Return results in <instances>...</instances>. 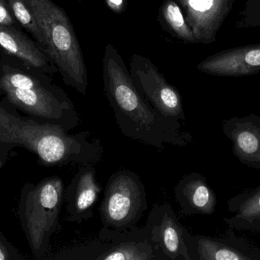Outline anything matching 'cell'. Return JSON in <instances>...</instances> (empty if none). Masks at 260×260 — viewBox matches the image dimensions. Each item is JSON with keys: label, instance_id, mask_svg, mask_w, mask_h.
Wrapping results in <instances>:
<instances>
[{"label": "cell", "instance_id": "6da1fadb", "mask_svg": "<svg viewBox=\"0 0 260 260\" xmlns=\"http://www.w3.org/2000/svg\"><path fill=\"white\" fill-rule=\"evenodd\" d=\"M103 82L105 96L125 137L157 150L168 145L184 148L191 143L192 137L183 131L181 122L165 117L144 97L120 52L111 44L104 54Z\"/></svg>", "mask_w": 260, "mask_h": 260}, {"label": "cell", "instance_id": "7a4b0ae2", "mask_svg": "<svg viewBox=\"0 0 260 260\" xmlns=\"http://www.w3.org/2000/svg\"><path fill=\"white\" fill-rule=\"evenodd\" d=\"M68 132L59 125L21 117L0 105V148L24 147L47 166L97 164L102 160L104 148L99 138H91L89 131Z\"/></svg>", "mask_w": 260, "mask_h": 260}, {"label": "cell", "instance_id": "3957f363", "mask_svg": "<svg viewBox=\"0 0 260 260\" xmlns=\"http://www.w3.org/2000/svg\"><path fill=\"white\" fill-rule=\"evenodd\" d=\"M44 35L45 49L67 85L87 94L88 71L82 48L71 21L52 0H25Z\"/></svg>", "mask_w": 260, "mask_h": 260}, {"label": "cell", "instance_id": "277c9868", "mask_svg": "<svg viewBox=\"0 0 260 260\" xmlns=\"http://www.w3.org/2000/svg\"><path fill=\"white\" fill-rule=\"evenodd\" d=\"M65 186L57 176L47 177L38 184L26 183L18 203V218L32 253L45 259L50 252V238L59 227Z\"/></svg>", "mask_w": 260, "mask_h": 260}, {"label": "cell", "instance_id": "5b68a950", "mask_svg": "<svg viewBox=\"0 0 260 260\" xmlns=\"http://www.w3.org/2000/svg\"><path fill=\"white\" fill-rule=\"evenodd\" d=\"M51 259L56 260H165L153 245L145 227L120 232L104 228L99 238L86 244L64 249Z\"/></svg>", "mask_w": 260, "mask_h": 260}, {"label": "cell", "instance_id": "8992f818", "mask_svg": "<svg viewBox=\"0 0 260 260\" xmlns=\"http://www.w3.org/2000/svg\"><path fill=\"white\" fill-rule=\"evenodd\" d=\"M148 208L140 177L128 169L117 171L108 179L99 209L102 227L127 232L137 226Z\"/></svg>", "mask_w": 260, "mask_h": 260}, {"label": "cell", "instance_id": "52a82bcc", "mask_svg": "<svg viewBox=\"0 0 260 260\" xmlns=\"http://www.w3.org/2000/svg\"><path fill=\"white\" fill-rule=\"evenodd\" d=\"M129 64L133 82L153 108L165 117L179 122L185 120L180 92L168 82L151 60L135 53Z\"/></svg>", "mask_w": 260, "mask_h": 260}, {"label": "cell", "instance_id": "ba28073f", "mask_svg": "<svg viewBox=\"0 0 260 260\" xmlns=\"http://www.w3.org/2000/svg\"><path fill=\"white\" fill-rule=\"evenodd\" d=\"M144 227L165 260H192L187 245L189 233L169 203L155 205Z\"/></svg>", "mask_w": 260, "mask_h": 260}, {"label": "cell", "instance_id": "9c48e42d", "mask_svg": "<svg viewBox=\"0 0 260 260\" xmlns=\"http://www.w3.org/2000/svg\"><path fill=\"white\" fill-rule=\"evenodd\" d=\"M185 12L186 22L197 43L210 44L216 41L226 18L236 0H175Z\"/></svg>", "mask_w": 260, "mask_h": 260}, {"label": "cell", "instance_id": "30bf717a", "mask_svg": "<svg viewBox=\"0 0 260 260\" xmlns=\"http://www.w3.org/2000/svg\"><path fill=\"white\" fill-rule=\"evenodd\" d=\"M102 192V184L96 178L95 164L80 165L64 192L67 221L82 224L91 219Z\"/></svg>", "mask_w": 260, "mask_h": 260}, {"label": "cell", "instance_id": "8fae6325", "mask_svg": "<svg viewBox=\"0 0 260 260\" xmlns=\"http://www.w3.org/2000/svg\"><path fill=\"white\" fill-rule=\"evenodd\" d=\"M206 74L241 77L260 73V43L226 49L214 53L197 65Z\"/></svg>", "mask_w": 260, "mask_h": 260}, {"label": "cell", "instance_id": "7c38bea8", "mask_svg": "<svg viewBox=\"0 0 260 260\" xmlns=\"http://www.w3.org/2000/svg\"><path fill=\"white\" fill-rule=\"evenodd\" d=\"M223 132L232 142L233 153L241 163L260 169V115L251 114L223 121Z\"/></svg>", "mask_w": 260, "mask_h": 260}, {"label": "cell", "instance_id": "4fadbf2b", "mask_svg": "<svg viewBox=\"0 0 260 260\" xmlns=\"http://www.w3.org/2000/svg\"><path fill=\"white\" fill-rule=\"evenodd\" d=\"M174 196L183 215H212L216 195L206 178L197 172L183 176L174 188Z\"/></svg>", "mask_w": 260, "mask_h": 260}, {"label": "cell", "instance_id": "5bb4252c", "mask_svg": "<svg viewBox=\"0 0 260 260\" xmlns=\"http://www.w3.org/2000/svg\"><path fill=\"white\" fill-rule=\"evenodd\" d=\"M0 46L35 68L50 69L47 59L39 49L11 26L0 24Z\"/></svg>", "mask_w": 260, "mask_h": 260}, {"label": "cell", "instance_id": "9a60e30c", "mask_svg": "<svg viewBox=\"0 0 260 260\" xmlns=\"http://www.w3.org/2000/svg\"><path fill=\"white\" fill-rule=\"evenodd\" d=\"M188 249L194 247L197 258L200 260H250L237 249L229 247L224 243L205 236L188 235Z\"/></svg>", "mask_w": 260, "mask_h": 260}, {"label": "cell", "instance_id": "2e32d148", "mask_svg": "<svg viewBox=\"0 0 260 260\" xmlns=\"http://www.w3.org/2000/svg\"><path fill=\"white\" fill-rule=\"evenodd\" d=\"M162 21L179 39L187 43H197L192 29L186 22L180 5L175 0H165L160 6Z\"/></svg>", "mask_w": 260, "mask_h": 260}, {"label": "cell", "instance_id": "e0dca14e", "mask_svg": "<svg viewBox=\"0 0 260 260\" xmlns=\"http://www.w3.org/2000/svg\"><path fill=\"white\" fill-rule=\"evenodd\" d=\"M237 210V215L232 221H236L238 224H251L260 220V186L242 195Z\"/></svg>", "mask_w": 260, "mask_h": 260}, {"label": "cell", "instance_id": "ac0fdd59", "mask_svg": "<svg viewBox=\"0 0 260 260\" xmlns=\"http://www.w3.org/2000/svg\"><path fill=\"white\" fill-rule=\"evenodd\" d=\"M9 6L13 12L16 19L19 21L20 24L25 27L38 40V42L44 48L45 40L44 35L35 19L32 12H30L27 5L24 3V0H8Z\"/></svg>", "mask_w": 260, "mask_h": 260}, {"label": "cell", "instance_id": "d6986e66", "mask_svg": "<svg viewBox=\"0 0 260 260\" xmlns=\"http://www.w3.org/2000/svg\"><path fill=\"white\" fill-rule=\"evenodd\" d=\"M238 28L260 27V0H247L238 13Z\"/></svg>", "mask_w": 260, "mask_h": 260}, {"label": "cell", "instance_id": "ffe728a7", "mask_svg": "<svg viewBox=\"0 0 260 260\" xmlns=\"http://www.w3.org/2000/svg\"><path fill=\"white\" fill-rule=\"evenodd\" d=\"M38 79L20 73H6L0 80V85H8L12 88L30 89L39 85Z\"/></svg>", "mask_w": 260, "mask_h": 260}, {"label": "cell", "instance_id": "44dd1931", "mask_svg": "<svg viewBox=\"0 0 260 260\" xmlns=\"http://www.w3.org/2000/svg\"><path fill=\"white\" fill-rule=\"evenodd\" d=\"M16 248L13 247L0 232V260H23Z\"/></svg>", "mask_w": 260, "mask_h": 260}, {"label": "cell", "instance_id": "7402d4cb", "mask_svg": "<svg viewBox=\"0 0 260 260\" xmlns=\"http://www.w3.org/2000/svg\"><path fill=\"white\" fill-rule=\"evenodd\" d=\"M13 19L8 11L3 0H0V24L11 26L13 24Z\"/></svg>", "mask_w": 260, "mask_h": 260}, {"label": "cell", "instance_id": "603a6c76", "mask_svg": "<svg viewBox=\"0 0 260 260\" xmlns=\"http://www.w3.org/2000/svg\"><path fill=\"white\" fill-rule=\"evenodd\" d=\"M110 7L113 10L119 12L123 9V0H107Z\"/></svg>", "mask_w": 260, "mask_h": 260}, {"label": "cell", "instance_id": "cb8c5ba5", "mask_svg": "<svg viewBox=\"0 0 260 260\" xmlns=\"http://www.w3.org/2000/svg\"><path fill=\"white\" fill-rule=\"evenodd\" d=\"M2 163L0 162V166H1Z\"/></svg>", "mask_w": 260, "mask_h": 260}, {"label": "cell", "instance_id": "d4e9b609", "mask_svg": "<svg viewBox=\"0 0 260 260\" xmlns=\"http://www.w3.org/2000/svg\"><path fill=\"white\" fill-rule=\"evenodd\" d=\"M236 1H237V0H236Z\"/></svg>", "mask_w": 260, "mask_h": 260}]
</instances>
